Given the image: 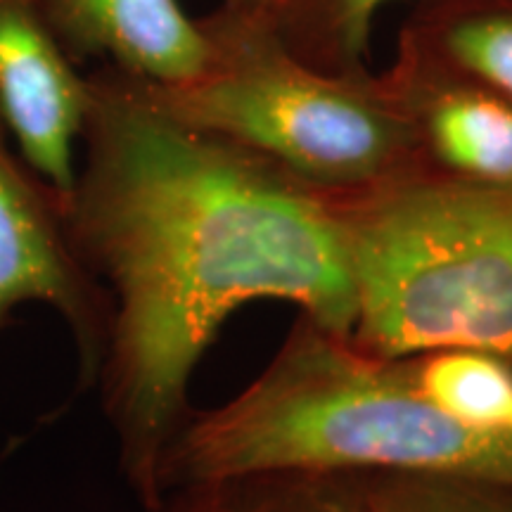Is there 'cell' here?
I'll return each mask as SVG.
<instances>
[{"label": "cell", "mask_w": 512, "mask_h": 512, "mask_svg": "<svg viewBox=\"0 0 512 512\" xmlns=\"http://www.w3.org/2000/svg\"><path fill=\"white\" fill-rule=\"evenodd\" d=\"M79 143L64 230L110 302L102 403L145 505L190 415V377L235 311L278 299L351 337L347 223L335 195L174 117L110 64L88 76Z\"/></svg>", "instance_id": "obj_1"}, {"label": "cell", "mask_w": 512, "mask_h": 512, "mask_svg": "<svg viewBox=\"0 0 512 512\" xmlns=\"http://www.w3.org/2000/svg\"><path fill=\"white\" fill-rule=\"evenodd\" d=\"M254 472H451L512 484V434L446 418L422 396L413 358L370 354L299 316L247 389L188 415L159 465L157 496Z\"/></svg>", "instance_id": "obj_2"}, {"label": "cell", "mask_w": 512, "mask_h": 512, "mask_svg": "<svg viewBox=\"0 0 512 512\" xmlns=\"http://www.w3.org/2000/svg\"><path fill=\"white\" fill-rule=\"evenodd\" d=\"M335 197L356 283L351 342L387 358L479 349L512 363V185L411 176Z\"/></svg>", "instance_id": "obj_3"}, {"label": "cell", "mask_w": 512, "mask_h": 512, "mask_svg": "<svg viewBox=\"0 0 512 512\" xmlns=\"http://www.w3.org/2000/svg\"><path fill=\"white\" fill-rule=\"evenodd\" d=\"M209 69L145 91L188 124L273 164L325 195H356L418 176L413 128L382 76L330 74L280 46L254 19H200Z\"/></svg>", "instance_id": "obj_4"}, {"label": "cell", "mask_w": 512, "mask_h": 512, "mask_svg": "<svg viewBox=\"0 0 512 512\" xmlns=\"http://www.w3.org/2000/svg\"><path fill=\"white\" fill-rule=\"evenodd\" d=\"M0 114V328L17 306L48 304L72 330L83 380L98 377L110 328L107 294L64 230V195L19 155Z\"/></svg>", "instance_id": "obj_5"}, {"label": "cell", "mask_w": 512, "mask_h": 512, "mask_svg": "<svg viewBox=\"0 0 512 512\" xmlns=\"http://www.w3.org/2000/svg\"><path fill=\"white\" fill-rule=\"evenodd\" d=\"M88 76L64 53L34 0H0V114L19 155L64 197L76 178V145Z\"/></svg>", "instance_id": "obj_6"}, {"label": "cell", "mask_w": 512, "mask_h": 512, "mask_svg": "<svg viewBox=\"0 0 512 512\" xmlns=\"http://www.w3.org/2000/svg\"><path fill=\"white\" fill-rule=\"evenodd\" d=\"M380 76L413 128L418 176L512 185V100L401 46Z\"/></svg>", "instance_id": "obj_7"}, {"label": "cell", "mask_w": 512, "mask_h": 512, "mask_svg": "<svg viewBox=\"0 0 512 512\" xmlns=\"http://www.w3.org/2000/svg\"><path fill=\"white\" fill-rule=\"evenodd\" d=\"M64 53L105 60L155 86H181L207 72L214 46L181 0H34Z\"/></svg>", "instance_id": "obj_8"}, {"label": "cell", "mask_w": 512, "mask_h": 512, "mask_svg": "<svg viewBox=\"0 0 512 512\" xmlns=\"http://www.w3.org/2000/svg\"><path fill=\"white\" fill-rule=\"evenodd\" d=\"M399 46L512 100V0H422Z\"/></svg>", "instance_id": "obj_9"}, {"label": "cell", "mask_w": 512, "mask_h": 512, "mask_svg": "<svg viewBox=\"0 0 512 512\" xmlns=\"http://www.w3.org/2000/svg\"><path fill=\"white\" fill-rule=\"evenodd\" d=\"M368 475L254 472L171 486L143 512H366Z\"/></svg>", "instance_id": "obj_10"}, {"label": "cell", "mask_w": 512, "mask_h": 512, "mask_svg": "<svg viewBox=\"0 0 512 512\" xmlns=\"http://www.w3.org/2000/svg\"><path fill=\"white\" fill-rule=\"evenodd\" d=\"M394 0H264L252 17L294 57L330 74L368 72L377 12Z\"/></svg>", "instance_id": "obj_11"}, {"label": "cell", "mask_w": 512, "mask_h": 512, "mask_svg": "<svg viewBox=\"0 0 512 512\" xmlns=\"http://www.w3.org/2000/svg\"><path fill=\"white\" fill-rule=\"evenodd\" d=\"M422 396L446 418L475 430H508L512 363L479 349H437L413 356Z\"/></svg>", "instance_id": "obj_12"}, {"label": "cell", "mask_w": 512, "mask_h": 512, "mask_svg": "<svg viewBox=\"0 0 512 512\" xmlns=\"http://www.w3.org/2000/svg\"><path fill=\"white\" fill-rule=\"evenodd\" d=\"M366 512H512V484L451 472H375Z\"/></svg>", "instance_id": "obj_13"}, {"label": "cell", "mask_w": 512, "mask_h": 512, "mask_svg": "<svg viewBox=\"0 0 512 512\" xmlns=\"http://www.w3.org/2000/svg\"><path fill=\"white\" fill-rule=\"evenodd\" d=\"M264 0H223V10L233 12V15H242V17H252L256 10L261 8Z\"/></svg>", "instance_id": "obj_14"}, {"label": "cell", "mask_w": 512, "mask_h": 512, "mask_svg": "<svg viewBox=\"0 0 512 512\" xmlns=\"http://www.w3.org/2000/svg\"><path fill=\"white\" fill-rule=\"evenodd\" d=\"M508 430H510V434H512V420H510V427H508Z\"/></svg>", "instance_id": "obj_15"}]
</instances>
